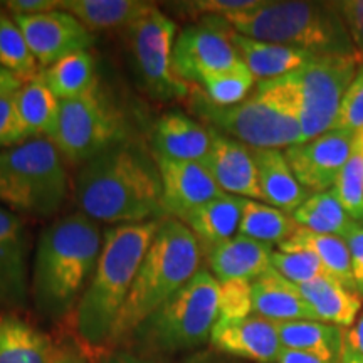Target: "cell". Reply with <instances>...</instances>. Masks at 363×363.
I'll list each match as a JSON object with an SVG mask.
<instances>
[{
	"label": "cell",
	"mask_w": 363,
	"mask_h": 363,
	"mask_svg": "<svg viewBox=\"0 0 363 363\" xmlns=\"http://www.w3.org/2000/svg\"><path fill=\"white\" fill-rule=\"evenodd\" d=\"M252 153L262 201L267 206L293 216V212L303 206L311 194L298 182L284 152L276 148H252Z\"/></svg>",
	"instance_id": "cell-21"
},
{
	"label": "cell",
	"mask_w": 363,
	"mask_h": 363,
	"mask_svg": "<svg viewBox=\"0 0 363 363\" xmlns=\"http://www.w3.org/2000/svg\"><path fill=\"white\" fill-rule=\"evenodd\" d=\"M128 138L123 115L104 96L98 84L84 96L61 101L51 142L66 163L81 167L104 150Z\"/></svg>",
	"instance_id": "cell-9"
},
{
	"label": "cell",
	"mask_w": 363,
	"mask_h": 363,
	"mask_svg": "<svg viewBox=\"0 0 363 363\" xmlns=\"http://www.w3.org/2000/svg\"><path fill=\"white\" fill-rule=\"evenodd\" d=\"M72 190L67 163L49 138L0 150V206L33 219H54Z\"/></svg>",
	"instance_id": "cell-8"
},
{
	"label": "cell",
	"mask_w": 363,
	"mask_h": 363,
	"mask_svg": "<svg viewBox=\"0 0 363 363\" xmlns=\"http://www.w3.org/2000/svg\"><path fill=\"white\" fill-rule=\"evenodd\" d=\"M30 247L24 217L0 206V315H22L30 305Z\"/></svg>",
	"instance_id": "cell-13"
},
{
	"label": "cell",
	"mask_w": 363,
	"mask_h": 363,
	"mask_svg": "<svg viewBox=\"0 0 363 363\" xmlns=\"http://www.w3.org/2000/svg\"><path fill=\"white\" fill-rule=\"evenodd\" d=\"M13 101L27 138H52L57 126L61 101L54 96L40 72L21 86L19 91L13 94Z\"/></svg>",
	"instance_id": "cell-29"
},
{
	"label": "cell",
	"mask_w": 363,
	"mask_h": 363,
	"mask_svg": "<svg viewBox=\"0 0 363 363\" xmlns=\"http://www.w3.org/2000/svg\"><path fill=\"white\" fill-rule=\"evenodd\" d=\"M0 66L17 76L22 83L40 72L21 27L4 7H0Z\"/></svg>",
	"instance_id": "cell-34"
},
{
	"label": "cell",
	"mask_w": 363,
	"mask_h": 363,
	"mask_svg": "<svg viewBox=\"0 0 363 363\" xmlns=\"http://www.w3.org/2000/svg\"><path fill=\"white\" fill-rule=\"evenodd\" d=\"M212 350L254 363H276L281 345L274 321L251 315L239 320H217L211 335Z\"/></svg>",
	"instance_id": "cell-17"
},
{
	"label": "cell",
	"mask_w": 363,
	"mask_h": 363,
	"mask_svg": "<svg viewBox=\"0 0 363 363\" xmlns=\"http://www.w3.org/2000/svg\"><path fill=\"white\" fill-rule=\"evenodd\" d=\"M103 239L99 222L79 211L40 230L30 269V303L43 320L59 325L72 316L96 269Z\"/></svg>",
	"instance_id": "cell-2"
},
{
	"label": "cell",
	"mask_w": 363,
	"mask_h": 363,
	"mask_svg": "<svg viewBox=\"0 0 363 363\" xmlns=\"http://www.w3.org/2000/svg\"><path fill=\"white\" fill-rule=\"evenodd\" d=\"M281 244L308 249L320 259L325 271L328 272L331 278L340 281L345 288L357 291L352 271L350 249H348V244L345 239L338 238V235L311 233V230L298 227L296 233Z\"/></svg>",
	"instance_id": "cell-31"
},
{
	"label": "cell",
	"mask_w": 363,
	"mask_h": 363,
	"mask_svg": "<svg viewBox=\"0 0 363 363\" xmlns=\"http://www.w3.org/2000/svg\"><path fill=\"white\" fill-rule=\"evenodd\" d=\"M293 219L303 229L318 234L338 235L345 239L355 222L347 214L335 189L313 194L308 201L293 212Z\"/></svg>",
	"instance_id": "cell-32"
},
{
	"label": "cell",
	"mask_w": 363,
	"mask_h": 363,
	"mask_svg": "<svg viewBox=\"0 0 363 363\" xmlns=\"http://www.w3.org/2000/svg\"><path fill=\"white\" fill-rule=\"evenodd\" d=\"M333 189L352 220L363 225V150L357 136L350 157L345 163L343 170L340 172Z\"/></svg>",
	"instance_id": "cell-36"
},
{
	"label": "cell",
	"mask_w": 363,
	"mask_h": 363,
	"mask_svg": "<svg viewBox=\"0 0 363 363\" xmlns=\"http://www.w3.org/2000/svg\"><path fill=\"white\" fill-rule=\"evenodd\" d=\"M335 4L342 13L345 26L352 35L353 45H355L363 65V0H343V2Z\"/></svg>",
	"instance_id": "cell-42"
},
{
	"label": "cell",
	"mask_w": 363,
	"mask_h": 363,
	"mask_svg": "<svg viewBox=\"0 0 363 363\" xmlns=\"http://www.w3.org/2000/svg\"><path fill=\"white\" fill-rule=\"evenodd\" d=\"M279 251H272L271 266L296 286L310 283L320 276H330L315 254L308 249L279 244Z\"/></svg>",
	"instance_id": "cell-37"
},
{
	"label": "cell",
	"mask_w": 363,
	"mask_h": 363,
	"mask_svg": "<svg viewBox=\"0 0 363 363\" xmlns=\"http://www.w3.org/2000/svg\"><path fill=\"white\" fill-rule=\"evenodd\" d=\"M363 128V65L358 67L350 88L345 93L338 116L331 130L358 133Z\"/></svg>",
	"instance_id": "cell-40"
},
{
	"label": "cell",
	"mask_w": 363,
	"mask_h": 363,
	"mask_svg": "<svg viewBox=\"0 0 363 363\" xmlns=\"http://www.w3.org/2000/svg\"><path fill=\"white\" fill-rule=\"evenodd\" d=\"M360 65L357 57L315 56L286 74L298 103L303 143L333 128L345 93Z\"/></svg>",
	"instance_id": "cell-11"
},
{
	"label": "cell",
	"mask_w": 363,
	"mask_h": 363,
	"mask_svg": "<svg viewBox=\"0 0 363 363\" xmlns=\"http://www.w3.org/2000/svg\"><path fill=\"white\" fill-rule=\"evenodd\" d=\"M99 363H162L157 358H148L138 353L126 350V348H115L110 353H106Z\"/></svg>",
	"instance_id": "cell-46"
},
{
	"label": "cell",
	"mask_w": 363,
	"mask_h": 363,
	"mask_svg": "<svg viewBox=\"0 0 363 363\" xmlns=\"http://www.w3.org/2000/svg\"><path fill=\"white\" fill-rule=\"evenodd\" d=\"M162 219L104 229L103 249L88 288L71 316L74 338L91 362L111 352L113 333L145 254Z\"/></svg>",
	"instance_id": "cell-3"
},
{
	"label": "cell",
	"mask_w": 363,
	"mask_h": 363,
	"mask_svg": "<svg viewBox=\"0 0 363 363\" xmlns=\"http://www.w3.org/2000/svg\"><path fill=\"white\" fill-rule=\"evenodd\" d=\"M254 315L252 283L233 279L219 283V320H239Z\"/></svg>",
	"instance_id": "cell-39"
},
{
	"label": "cell",
	"mask_w": 363,
	"mask_h": 363,
	"mask_svg": "<svg viewBox=\"0 0 363 363\" xmlns=\"http://www.w3.org/2000/svg\"><path fill=\"white\" fill-rule=\"evenodd\" d=\"M222 19L238 34L262 43L299 49L313 56L360 59L335 2L264 0L252 11Z\"/></svg>",
	"instance_id": "cell-4"
},
{
	"label": "cell",
	"mask_w": 363,
	"mask_h": 363,
	"mask_svg": "<svg viewBox=\"0 0 363 363\" xmlns=\"http://www.w3.org/2000/svg\"><path fill=\"white\" fill-rule=\"evenodd\" d=\"M274 246L235 235L230 240L212 247L203 254L206 262L212 276L224 283V281L244 279L252 281L271 269V254Z\"/></svg>",
	"instance_id": "cell-20"
},
{
	"label": "cell",
	"mask_w": 363,
	"mask_h": 363,
	"mask_svg": "<svg viewBox=\"0 0 363 363\" xmlns=\"http://www.w3.org/2000/svg\"><path fill=\"white\" fill-rule=\"evenodd\" d=\"M345 345L363 355V315L355 326L345 330Z\"/></svg>",
	"instance_id": "cell-49"
},
{
	"label": "cell",
	"mask_w": 363,
	"mask_h": 363,
	"mask_svg": "<svg viewBox=\"0 0 363 363\" xmlns=\"http://www.w3.org/2000/svg\"><path fill=\"white\" fill-rule=\"evenodd\" d=\"M40 76L59 101H69L98 86L96 61L89 51L74 52L52 66L40 69Z\"/></svg>",
	"instance_id": "cell-30"
},
{
	"label": "cell",
	"mask_w": 363,
	"mask_h": 363,
	"mask_svg": "<svg viewBox=\"0 0 363 363\" xmlns=\"http://www.w3.org/2000/svg\"><path fill=\"white\" fill-rule=\"evenodd\" d=\"M264 0H190V2L169 4L172 11L179 12L182 17L197 21L203 17H225L230 13L252 11L259 7Z\"/></svg>",
	"instance_id": "cell-38"
},
{
	"label": "cell",
	"mask_w": 363,
	"mask_h": 363,
	"mask_svg": "<svg viewBox=\"0 0 363 363\" xmlns=\"http://www.w3.org/2000/svg\"><path fill=\"white\" fill-rule=\"evenodd\" d=\"M52 363H91V358L76 338L59 340V350Z\"/></svg>",
	"instance_id": "cell-45"
},
{
	"label": "cell",
	"mask_w": 363,
	"mask_h": 363,
	"mask_svg": "<svg viewBox=\"0 0 363 363\" xmlns=\"http://www.w3.org/2000/svg\"><path fill=\"white\" fill-rule=\"evenodd\" d=\"M276 363H330L326 360H321L310 353H303L298 350H289V348H283L279 353Z\"/></svg>",
	"instance_id": "cell-48"
},
{
	"label": "cell",
	"mask_w": 363,
	"mask_h": 363,
	"mask_svg": "<svg viewBox=\"0 0 363 363\" xmlns=\"http://www.w3.org/2000/svg\"><path fill=\"white\" fill-rule=\"evenodd\" d=\"M345 240H347L348 249H350L352 271L357 293L363 299V225H353Z\"/></svg>",
	"instance_id": "cell-43"
},
{
	"label": "cell",
	"mask_w": 363,
	"mask_h": 363,
	"mask_svg": "<svg viewBox=\"0 0 363 363\" xmlns=\"http://www.w3.org/2000/svg\"><path fill=\"white\" fill-rule=\"evenodd\" d=\"M219 320V281L201 267L192 281L145 318L121 345L148 358L172 357L211 342Z\"/></svg>",
	"instance_id": "cell-7"
},
{
	"label": "cell",
	"mask_w": 363,
	"mask_h": 363,
	"mask_svg": "<svg viewBox=\"0 0 363 363\" xmlns=\"http://www.w3.org/2000/svg\"><path fill=\"white\" fill-rule=\"evenodd\" d=\"M357 140H358V142H360V145H362V150H363V128L357 133Z\"/></svg>",
	"instance_id": "cell-52"
},
{
	"label": "cell",
	"mask_w": 363,
	"mask_h": 363,
	"mask_svg": "<svg viewBox=\"0 0 363 363\" xmlns=\"http://www.w3.org/2000/svg\"><path fill=\"white\" fill-rule=\"evenodd\" d=\"M0 7H2V2H0Z\"/></svg>",
	"instance_id": "cell-53"
},
{
	"label": "cell",
	"mask_w": 363,
	"mask_h": 363,
	"mask_svg": "<svg viewBox=\"0 0 363 363\" xmlns=\"http://www.w3.org/2000/svg\"><path fill=\"white\" fill-rule=\"evenodd\" d=\"M202 249L184 222L163 217L118 316L111 350L201 271Z\"/></svg>",
	"instance_id": "cell-6"
},
{
	"label": "cell",
	"mask_w": 363,
	"mask_h": 363,
	"mask_svg": "<svg viewBox=\"0 0 363 363\" xmlns=\"http://www.w3.org/2000/svg\"><path fill=\"white\" fill-rule=\"evenodd\" d=\"M27 133L17 113L13 94L0 96V150L16 147L26 142Z\"/></svg>",
	"instance_id": "cell-41"
},
{
	"label": "cell",
	"mask_w": 363,
	"mask_h": 363,
	"mask_svg": "<svg viewBox=\"0 0 363 363\" xmlns=\"http://www.w3.org/2000/svg\"><path fill=\"white\" fill-rule=\"evenodd\" d=\"M187 101L199 121L251 148L281 150L303 143L298 103L286 76L259 81L251 96L234 106H216L197 84Z\"/></svg>",
	"instance_id": "cell-5"
},
{
	"label": "cell",
	"mask_w": 363,
	"mask_h": 363,
	"mask_svg": "<svg viewBox=\"0 0 363 363\" xmlns=\"http://www.w3.org/2000/svg\"><path fill=\"white\" fill-rule=\"evenodd\" d=\"M65 0H7L2 7L12 16H38V13L62 11Z\"/></svg>",
	"instance_id": "cell-44"
},
{
	"label": "cell",
	"mask_w": 363,
	"mask_h": 363,
	"mask_svg": "<svg viewBox=\"0 0 363 363\" xmlns=\"http://www.w3.org/2000/svg\"><path fill=\"white\" fill-rule=\"evenodd\" d=\"M222 17H203L179 30L174 45V72L189 84H201L208 74L246 67L230 40Z\"/></svg>",
	"instance_id": "cell-12"
},
{
	"label": "cell",
	"mask_w": 363,
	"mask_h": 363,
	"mask_svg": "<svg viewBox=\"0 0 363 363\" xmlns=\"http://www.w3.org/2000/svg\"><path fill=\"white\" fill-rule=\"evenodd\" d=\"M157 4L145 0H65L62 11L74 16L89 33L125 30Z\"/></svg>",
	"instance_id": "cell-28"
},
{
	"label": "cell",
	"mask_w": 363,
	"mask_h": 363,
	"mask_svg": "<svg viewBox=\"0 0 363 363\" xmlns=\"http://www.w3.org/2000/svg\"><path fill=\"white\" fill-rule=\"evenodd\" d=\"M22 84L24 83L17 76H13L12 72L0 66V96L2 94H16Z\"/></svg>",
	"instance_id": "cell-50"
},
{
	"label": "cell",
	"mask_w": 363,
	"mask_h": 363,
	"mask_svg": "<svg viewBox=\"0 0 363 363\" xmlns=\"http://www.w3.org/2000/svg\"><path fill=\"white\" fill-rule=\"evenodd\" d=\"M357 133L330 130L310 142L284 150L289 167L308 192L320 194L337 184L340 172L352 153Z\"/></svg>",
	"instance_id": "cell-14"
},
{
	"label": "cell",
	"mask_w": 363,
	"mask_h": 363,
	"mask_svg": "<svg viewBox=\"0 0 363 363\" xmlns=\"http://www.w3.org/2000/svg\"><path fill=\"white\" fill-rule=\"evenodd\" d=\"M72 197L79 212L103 224H142L165 217L155 157L130 138L78 167Z\"/></svg>",
	"instance_id": "cell-1"
},
{
	"label": "cell",
	"mask_w": 363,
	"mask_h": 363,
	"mask_svg": "<svg viewBox=\"0 0 363 363\" xmlns=\"http://www.w3.org/2000/svg\"><path fill=\"white\" fill-rule=\"evenodd\" d=\"M256 84V78L251 74V71L247 67H240V69L208 74L199 86L212 104L227 108L242 103L244 99L251 96Z\"/></svg>",
	"instance_id": "cell-35"
},
{
	"label": "cell",
	"mask_w": 363,
	"mask_h": 363,
	"mask_svg": "<svg viewBox=\"0 0 363 363\" xmlns=\"http://www.w3.org/2000/svg\"><path fill=\"white\" fill-rule=\"evenodd\" d=\"M162 177L163 214L184 220L195 208L224 192L201 162H179L155 157Z\"/></svg>",
	"instance_id": "cell-16"
},
{
	"label": "cell",
	"mask_w": 363,
	"mask_h": 363,
	"mask_svg": "<svg viewBox=\"0 0 363 363\" xmlns=\"http://www.w3.org/2000/svg\"><path fill=\"white\" fill-rule=\"evenodd\" d=\"M244 203L246 199L224 194L195 208L182 220L195 235L202 254L239 235Z\"/></svg>",
	"instance_id": "cell-24"
},
{
	"label": "cell",
	"mask_w": 363,
	"mask_h": 363,
	"mask_svg": "<svg viewBox=\"0 0 363 363\" xmlns=\"http://www.w3.org/2000/svg\"><path fill=\"white\" fill-rule=\"evenodd\" d=\"M202 163L224 194L262 201L256 160L246 143L212 130L211 150Z\"/></svg>",
	"instance_id": "cell-18"
},
{
	"label": "cell",
	"mask_w": 363,
	"mask_h": 363,
	"mask_svg": "<svg viewBox=\"0 0 363 363\" xmlns=\"http://www.w3.org/2000/svg\"><path fill=\"white\" fill-rule=\"evenodd\" d=\"M126 48L148 96L157 101L187 99L194 84L177 78L174 72V45L179 26L160 7H152L123 30Z\"/></svg>",
	"instance_id": "cell-10"
},
{
	"label": "cell",
	"mask_w": 363,
	"mask_h": 363,
	"mask_svg": "<svg viewBox=\"0 0 363 363\" xmlns=\"http://www.w3.org/2000/svg\"><path fill=\"white\" fill-rule=\"evenodd\" d=\"M296 220L291 214L279 211V208L267 206L264 202L246 199L240 219L239 235L259 240L269 246H279L288 240L298 230Z\"/></svg>",
	"instance_id": "cell-33"
},
{
	"label": "cell",
	"mask_w": 363,
	"mask_h": 363,
	"mask_svg": "<svg viewBox=\"0 0 363 363\" xmlns=\"http://www.w3.org/2000/svg\"><path fill=\"white\" fill-rule=\"evenodd\" d=\"M340 363H363V355L343 343V352L342 358H340Z\"/></svg>",
	"instance_id": "cell-51"
},
{
	"label": "cell",
	"mask_w": 363,
	"mask_h": 363,
	"mask_svg": "<svg viewBox=\"0 0 363 363\" xmlns=\"http://www.w3.org/2000/svg\"><path fill=\"white\" fill-rule=\"evenodd\" d=\"M179 363H238L233 357L222 355V353L216 350H199L190 353L189 357H185L184 360Z\"/></svg>",
	"instance_id": "cell-47"
},
{
	"label": "cell",
	"mask_w": 363,
	"mask_h": 363,
	"mask_svg": "<svg viewBox=\"0 0 363 363\" xmlns=\"http://www.w3.org/2000/svg\"><path fill=\"white\" fill-rule=\"evenodd\" d=\"M281 345L289 350L310 353L330 363H340L345 343V330L323 321H278Z\"/></svg>",
	"instance_id": "cell-27"
},
{
	"label": "cell",
	"mask_w": 363,
	"mask_h": 363,
	"mask_svg": "<svg viewBox=\"0 0 363 363\" xmlns=\"http://www.w3.org/2000/svg\"><path fill=\"white\" fill-rule=\"evenodd\" d=\"M230 40L257 83L283 78L315 57L313 54L299 49L246 38L235 33L234 29L230 30Z\"/></svg>",
	"instance_id": "cell-25"
},
{
	"label": "cell",
	"mask_w": 363,
	"mask_h": 363,
	"mask_svg": "<svg viewBox=\"0 0 363 363\" xmlns=\"http://www.w3.org/2000/svg\"><path fill=\"white\" fill-rule=\"evenodd\" d=\"M153 157L179 162H203L212 145V130L182 111L162 115L150 133Z\"/></svg>",
	"instance_id": "cell-19"
},
{
	"label": "cell",
	"mask_w": 363,
	"mask_h": 363,
	"mask_svg": "<svg viewBox=\"0 0 363 363\" xmlns=\"http://www.w3.org/2000/svg\"><path fill=\"white\" fill-rule=\"evenodd\" d=\"M12 17L21 27L40 69L74 52L89 51L94 43V34L66 11Z\"/></svg>",
	"instance_id": "cell-15"
},
{
	"label": "cell",
	"mask_w": 363,
	"mask_h": 363,
	"mask_svg": "<svg viewBox=\"0 0 363 363\" xmlns=\"http://www.w3.org/2000/svg\"><path fill=\"white\" fill-rule=\"evenodd\" d=\"M254 315L274 321H299L318 318L303 299L298 286L281 276L274 267L252 281Z\"/></svg>",
	"instance_id": "cell-22"
},
{
	"label": "cell",
	"mask_w": 363,
	"mask_h": 363,
	"mask_svg": "<svg viewBox=\"0 0 363 363\" xmlns=\"http://www.w3.org/2000/svg\"><path fill=\"white\" fill-rule=\"evenodd\" d=\"M59 340L21 315H0V363H52Z\"/></svg>",
	"instance_id": "cell-23"
},
{
	"label": "cell",
	"mask_w": 363,
	"mask_h": 363,
	"mask_svg": "<svg viewBox=\"0 0 363 363\" xmlns=\"http://www.w3.org/2000/svg\"><path fill=\"white\" fill-rule=\"evenodd\" d=\"M298 289L316 315L318 321L340 328H350L363 306L360 294L345 288L331 276H320L310 283L299 284Z\"/></svg>",
	"instance_id": "cell-26"
}]
</instances>
